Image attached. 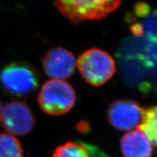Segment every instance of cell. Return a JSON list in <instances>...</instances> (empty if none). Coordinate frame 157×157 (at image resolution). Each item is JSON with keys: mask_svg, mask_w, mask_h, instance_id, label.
<instances>
[{"mask_svg": "<svg viewBox=\"0 0 157 157\" xmlns=\"http://www.w3.org/2000/svg\"><path fill=\"white\" fill-rule=\"evenodd\" d=\"M0 83L6 93L17 98L30 95L38 87L39 75L36 68L25 61H15L0 72Z\"/></svg>", "mask_w": 157, "mask_h": 157, "instance_id": "1", "label": "cell"}, {"mask_svg": "<svg viewBox=\"0 0 157 157\" xmlns=\"http://www.w3.org/2000/svg\"><path fill=\"white\" fill-rule=\"evenodd\" d=\"M121 0H56L55 5L74 23L104 18L117 10Z\"/></svg>", "mask_w": 157, "mask_h": 157, "instance_id": "2", "label": "cell"}, {"mask_svg": "<svg viewBox=\"0 0 157 157\" xmlns=\"http://www.w3.org/2000/svg\"><path fill=\"white\" fill-rule=\"evenodd\" d=\"M37 101L40 109L50 116H61L69 112L76 103L72 86L63 80L47 81L39 90Z\"/></svg>", "mask_w": 157, "mask_h": 157, "instance_id": "3", "label": "cell"}, {"mask_svg": "<svg viewBox=\"0 0 157 157\" xmlns=\"http://www.w3.org/2000/svg\"><path fill=\"white\" fill-rule=\"evenodd\" d=\"M76 65L84 81L95 87L106 83L116 72L112 57L98 48L90 49L83 52L78 57Z\"/></svg>", "mask_w": 157, "mask_h": 157, "instance_id": "4", "label": "cell"}, {"mask_svg": "<svg viewBox=\"0 0 157 157\" xmlns=\"http://www.w3.org/2000/svg\"><path fill=\"white\" fill-rule=\"evenodd\" d=\"M1 122L10 135L24 136L33 130L36 121L26 103L21 101H13L3 107Z\"/></svg>", "mask_w": 157, "mask_h": 157, "instance_id": "5", "label": "cell"}, {"mask_svg": "<svg viewBox=\"0 0 157 157\" xmlns=\"http://www.w3.org/2000/svg\"><path fill=\"white\" fill-rule=\"evenodd\" d=\"M145 109L136 101L121 99L113 101L108 110V119L113 127L119 130H131L139 127Z\"/></svg>", "mask_w": 157, "mask_h": 157, "instance_id": "6", "label": "cell"}, {"mask_svg": "<svg viewBox=\"0 0 157 157\" xmlns=\"http://www.w3.org/2000/svg\"><path fill=\"white\" fill-rule=\"evenodd\" d=\"M44 73L52 79H67L73 75L76 60L71 52L60 47L49 50L42 59Z\"/></svg>", "mask_w": 157, "mask_h": 157, "instance_id": "7", "label": "cell"}, {"mask_svg": "<svg viewBox=\"0 0 157 157\" xmlns=\"http://www.w3.org/2000/svg\"><path fill=\"white\" fill-rule=\"evenodd\" d=\"M120 148L123 157H151L153 154L151 143L140 129L123 135Z\"/></svg>", "mask_w": 157, "mask_h": 157, "instance_id": "8", "label": "cell"}, {"mask_svg": "<svg viewBox=\"0 0 157 157\" xmlns=\"http://www.w3.org/2000/svg\"><path fill=\"white\" fill-rule=\"evenodd\" d=\"M52 157H108L98 147L82 142H67L57 147Z\"/></svg>", "mask_w": 157, "mask_h": 157, "instance_id": "9", "label": "cell"}, {"mask_svg": "<svg viewBox=\"0 0 157 157\" xmlns=\"http://www.w3.org/2000/svg\"><path fill=\"white\" fill-rule=\"evenodd\" d=\"M139 129L146 135L152 146L157 148V105L145 109Z\"/></svg>", "mask_w": 157, "mask_h": 157, "instance_id": "10", "label": "cell"}, {"mask_svg": "<svg viewBox=\"0 0 157 157\" xmlns=\"http://www.w3.org/2000/svg\"><path fill=\"white\" fill-rule=\"evenodd\" d=\"M0 157H24L21 143L13 135L0 134Z\"/></svg>", "mask_w": 157, "mask_h": 157, "instance_id": "11", "label": "cell"}, {"mask_svg": "<svg viewBox=\"0 0 157 157\" xmlns=\"http://www.w3.org/2000/svg\"><path fill=\"white\" fill-rule=\"evenodd\" d=\"M2 110H3L2 105V103H1V102H0V122H1V119H2Z\"/></svg>", "mask_w": 157, "mask_h": 157, "instance_id": "12", "label": "cell"}]
</instances>
